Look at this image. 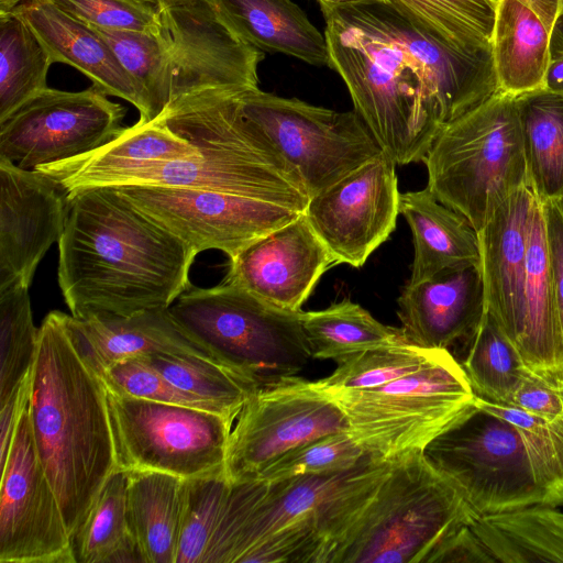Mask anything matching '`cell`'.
<instances>
[{
  "mask_svg": "<svg viewBox=\"0 0 563 563\" xmlns=\"http://www.w3.org/2000/svg\"><path fill=\"white\" fill-rule=\"evenodd\" d=\"M231 29L246 43L313 66L330 67L328 42L292 0H212Z\"/></svg>",
  "mask_w": 563,
  "mask_h": 563,
  "instance_id": "cell-29",
  "label": "cell"
},
{
  "mask_svg": "<svg viewBox=\"0 0 563 563\" xmlns=\"http://www.w3.org/2000/svg\"><path fill=\"white\" fill-rule=\"evenodd\" d=\"M1 470L0 563H76L59 501L38 459L27 407Z\"/></svg>",
  "mask_w": 563,
  "mask_h": 563,
  "instance_id": "cell-17",
  "label": "cell"
},
{
  "mask_svg": "<svg viewBox=\"0 0 563 563\" xmlns=\"http://www.w3.org/2000/svg\"><path fill=\"white\" fill-rule=\"evenodd\" d=\"M544 89L563 95V46L552 47V56L545 75Z\"/></svg>",
  "mask_w": 563,
  "mask_h": 563,
  "instance_id": "cell-52",
  "label": "cell"
},
{
  "mask_svg": "<svg viewBox=\"0 0 563 563\" xmlns=\"http://www.w3.org/2000/svg\"><path fill=\"white\" fill-rule=\"evenodd\" d=\"M518 351L532 373L563 390V335L551 273L543 205L537 196L528 229L523 332Z\"/></svg>",
  "mask_w": 563,
  "mask_h": 563,
  "instance_id": "cell-26",
  "label": "cell"
},
{
  "mask_svg": "<svg viewBox=\"0 0 563 563\" xmlns=\"http://www.w3.org/2000/svg\"><path fill=\"white\" fill-rule=\"evenodd\" d=\"M301 324L313 358L339 362L367 349L408 343L400 328L380 323L349 299L322 310L301 311Z\"/></svg>",
  "mask_w": 563,
  "mask_h": 563,
  "instance_id": "cell-35",
  "label": "cell"
},
{
  "mask_svg": "<svg viewBox=\"0 0 563 563\" xmlns=\"http://www.w3.org/2000/svg\"><path fill=\"white\" fill-rule=\"evenodd\" d=\"M132 79L140 100L139 122L157 119L170 102L172 62L158 31L93 27Z\"/></svg>",
  "mask_w": 563,
  "mask_h": 563,
  "instance_id": "cell-36",
  "label": "cell"
},
{
  "mask_svg": "<svg viewBox=\"0 0 563 563\" xmlns=\"http://www.w3.org/2000/svg\"><path fill=\"white\" fill-rule=\"evenodd\" d=\"M495 559L472 530L463 526L444 538L426 563H495Z\"/></svg>",
  "mask_w": 563,
  "mask_h": 563,
  "instance_id": "cell-49",
  "label": "cell"
},
{
  "mask_svg": "<svg viewBox=\"0 0 563 563\" xmlns=\"http://www.w3.org/2000/svg\"><path fill=\"white\" fill-rule=\"evenodd\" d=\"M27 410L38 459L73 541L117 461L106 386L77 352L66 313L58 310L40 327Z\"/></svg>",
  "mask_w": 563,
  "mask_h": 563,
  "instance_id": "cell-2",
  "label": "cell"
},
{
  "mask_svg": "<svg viewBox=\"0 0 563 563\" xmlns=\"http://www.w3.org/2000/svg\"><path fill=\"white\" fill-rule=\"evenodd\" d=\"M534 192H514L477 232L486 308L517 346L525 317V284L530 212Z\"/></svg>",
  "mask_w": 563,
  "mask_h": 563,
  "instance_id": "cell-23",
  "label": "cell"
},
{
  "mask_svg": "<svg viewBox=\"0 0 563 563\" xmlns=\"http://www.w3.org/2000/svg\"><path fill=\"white\" fill-rule=\"evenodd\" d=\"M509 406L545 419L563 416V390L529 372L514 391Z\"/></svg>",
  "mask_w": 563,
  "mask_h": 563,
  "instance_id": "cell-48",
  "label": "cell"
},
{
  "mask_svg": "<svg viewBox=\"0 0 563 563\" xmlns=\"http://www.w3.org/2000/svg\"><path fill=\"white\" fill-rule=\"evenodd\" d=\"M49 52L15 11L0 14V121L46 86Z\"/></svg>",
  "mask_w": 563,
  "mask_h": 563,
  "instance_id": "cell-37",
  "label": "cell"
},
{
  "mask_svg": "<svg viewBox=\"0 0 563 563\" xmlns=\"http://www.w3.org/2000/svg\"><path fill=\"white\" fill-rule=\"evenodd\" d=\"M470 527L496 562L563 563V511L549 505L476 518Z\"/></svg>",
  "mask_w": 563,
  "mask_h": 563,
  "instance_id": "cell-32",
  "label": "cell"
},
{
  "mask_svg": "<svg viewBox=\"0 0 563 563\" xmlns=\"http://www.w3.org/2000/svg\"><path fill=\"white\" fill-rule=\"evenodd\" d=\"M441 44L464 54L490 53L496 0H383Z\"/></svg>",
  "mask_w": 563,
  "mask_h": 563,
  "instance_id": "cell-34",
  "label": "cell"
},
{
  "mask_svg": "<svg viewBox=\"0 0 563 563\" xmlns=\"http://www.w3.org/2000/svg\"><path fill=\"white\" fill-rule=\"evenodd\" d=\"M336 262L303 212L230 258L224 280L283 310L299 312Z\"/></svg>",
  "mask_w": 563,
  "mask_h": 563,
  "instance_id": "cell-21",
  "label": "cell"
},
{
  "mask_svg": "<svg viewBox=\"0 0 563 563\" xmlns=\"http://www.w3.org/2000/svg\"><path fill=\"white\" fill-rule=\"evenodd\" d=\"M128 472L115 470L73 538L76 563H110L130 536L126 520Z\"/></svg>",
  "mask_w": 563,
  "mask_h": 563,
  "instance_id": "cell-42",
  "label": "cell"
},
{
  "mask_svg": "<svg viewBox=\"0 0 563 563\" xmlns=\"http://www.w3.org/2000/svg\"><path fill=\"white\" fill-rule=\"evenodd\" d=\"M144 358L181 391L196 397L209 409L234 424L250 396L252 385L223 365L189 355L156 353Z\"/></svg>",
  "mask_w": 563,
  "mask_h": 563,
  "instance_id": "cell-39",
  "label": "cell"
},
{
  "mask_svg": "<svg viewBox=\"0 0 563 563\" xmlns=\"http://www.w3.org/2000/svg\"><path fill=\"white\" fill-rule=\"evenodd\" d=\"M99 376L106 388L122 396L188 406L212 412L201 400L174 386L142 357H130L117 362Z\"/></svg>",
  "mask_w": 563,
  "mask_h": 563,
  "instance_id": "cell-46",
  "label": "cell"
},
{
  "mask_svg": "<svg viewBox=\"0 0 563 563\" xmlns=\"http://www.w3.org/2000/svg\"><path fill=\"white\" fill-rule=\"evenodd\" d=\"M67 212L68 192L55 178L0 158V290L30 287Z\"/></svg>",
  "mask_w": 563,
  "mask_h": 563,
  "instance_id": "cell-19",
  "label": "cell"
},
{
  "mask_svg": "<svg viewBox=\"0 0 563 563\" xmlns=\"http://www.w3.org/2000/svg\"><path fill=\"white\" fill-rule=\"evenodd\" d=\"M476 516L422 451L393 459L387 476L327 563H426L434 548Z\"/></svg>",
  "mask_w": 563,
  "mask_h": 563,
  "instance_id": "cell-6",
  "label": "cell"
},
{
  "mask_svg": "<svg viewBox=\"0 0 563 563\" xmlns=\"http://www.w3.org/2000/svg\"><path fill=\"white\" fill-rule=\"evenodd\" d=\"M243 115L296 175L308 197L383 155L353 111L339 112L260 88L238 93Z\"/></svg>",
  "mask_w": 563,
  "mask_h": 563,
  "instance_id": "cell-11",
  "label": "cell"
},
{
  "mask_svg": "<svg viewBox=\"0 0 563 563\" xmlns=\"http://www.w3.org/2000/svg\"><path fill=\"white\" fill-rule=\"evenodd\" d=\"M30 386L31 372L22 384L3 402L0 404L1 465L8 456L18 424L27 407Z\"/></svg>",
  "mask_w": 563,
  "mask_h": 563,
  "instance_id": "cell-51",
  "label": "cell"
},
{
  "mask_svg": "<svg viewBox=\"0 0 563 563\" xmlns=\"http://www.w3.org/2000/svg\"><path fill=\"white\" fill-rule=\"evenodd\" d=\"M111 187L197 254L218 250L229 260L302 213L271 201L220 191L147 185Z\"/></svg>",
  "mask_w": 563,
  "mask_h": 563,
  "instance_id": "cell-15",
  "label": "cell"
},
{
  "mask_svg": "<svg viewBox=\"0 0 563 563\" xmlns=\"http://www.w3.org/2000/svg\"><path fill=\"white\" fill-rule=\"evenodd\" d=\"M530 188L541 201L563 200V95L517 97Z\"/></svg>",
  "mask_w": 563,
  "mask_h": 563,
  "instance_id": "cell-33",
  "label": "cell"
},
{
  "mask_svg": "<svg viewBox=\"0 0 563 563\" xmlns=\"http://www.w3.org/2000/svg\"><path fill=\"white\" fill-rule=\"evenodd\" d=\"M58 9L91 27L158 31L157 8L134 0H51Z\"/></svg>",
  "mask_w": 563,
  "mask_h": 563,
  "instance_id": "cell-47",
  "label": "cell"
},
{
  "mask_svg": "<svg viewBox=\"0 0 563 563\" xmlns=\"http://www.w3.org/2000/svg\"><path fill=\"white\" fill-rule=\"evenodd\" d=\"M106 393L118 470L155 471L184 479L225 473L233 423L224 417L108 388Z\"/></svg>",
  "mask_w": 563,
  "mask_h": 563,
  "instance_id": "cell-12",
  "label": "cell"
},
{
  "mask_svg": "<svg viewBox=\"0 0 563 563\" xmlns=\"http://www.w3.org/2000/svg\"><path fill=\"white\" fill-rule=\"evenodd\" d=\"M563 0H496L490 54L498 91L542 90Z\"/></svg>",
  "mask_w": 563,
  "mask_h": 563,
  "instance_id": "cell-24",
  "label": "cell"
},
{
  "mask_svg": "<svg viewBox=\"0 0 563 563\" xmlns=\"http://www.w3.org/2000/svg\"><path fill=\"white\" fill-rule=\"evenodd\" d=\"M344 431V412L316 382L295 376L256 389L232 427L225 476L231 484L253 479L285 453Z\"/></svg>",
  "mask_w": 563,
  "mask_h": 563,
  "instance_id": "cell-13",
  "label": "cell"
},
{
  "mask_svg": "<svg viewBox=\"0 0 563 563\" xmlns=\"http://www.w3.org/2000/svg\"><path fill=\"white\" fill-rule=\"evenodd\" d=\"M486 311L479 265L450 269L415 285L398 298V317L409 344L449 350L467 343Z\"/></svg>",
  "mask_w": 563,
  "mask_h": 563,
  "instance_id": "cell-22",
  "label": "cell"
},
{
  "mask_svg": "<svg viewBox=\"0 0 563 563\" xmlns=\"http://www.w3.org/2000/svg\"><path fill=\"white\" fill-rule=\"evenodd\" d=\"M351 7L419 73L435 102L442 125L498 91L490 53L456 52L417 29L384 2Z\"/></svg>",
  "mask_w": 563,
  "mask_h": 563,
  "instance_id": "cell-20",
  "label": "cell"
},
{
  "mask_svg": "<svg viewBox=\"0 0 563 563\" xmlns=\"http://www.w3.org/2000/svg\"><path fill=\"white\" fill-rule=\"evenodd\" d=\"M21 2L22 0H0V14L14 11Z\"/></svg>",
  "mask_w": 563,
  "mask_h": 563,
  "instance_id": "cell-54",
  "label": "cell"
},
{
  "mask_svg": "<svg viewBox=\"0 0 563 563\" xmlns=\"http://www.w3.org/2000/svg\"><path fill=\"white\" fill-rule=\"evenodd\" d=\"M168 310L219 364L256 389L295 377L312 357L301 311L274 307L224 279L191 286Z\"/></svg>",
  "mask_w": 563,
  "mask_h": 563,
  "instance_id": "cell-8",
  "label": "cell"
},
{
  "mask_svg": "<svg viewBox=\"0 0 563 563\" xmlns=\"http://www.w3.org/2000/svg\"><path fill=\"white\" fill-rule=\"evenodd\" d=\"M400 213L413 238L415 256L408 285L462 266H481L476 230L427 187L400 194Z\"/></svg>",
  "mask_w": 563,
  "mask_h": 563,
  "instance_id": "cell-28",
  "label": "cell"
},
{
  "mask_svg": "<svg viewBox=\"0 0 563 563\" xmlns=\"http://www.w3.org/2000/svg\"><path fill=\"white\" fill-rule=\"evenodd\" d=\"M325 394L342 409L363 449L384 460L422 451L475 398L461 363L449 351L385 385Z\"/></svg>",
  "mask_w": 563,
  "mask_h": 563,
  "instance_id": "cell-10",
  "label": "cell"
},
{
  "mask_svg": "<svg viewBox=\"0 0 563 563\" xmlns=\"http://www.w3.org/2000/svg\"><path fill=\"white\" fill-rule=\"evenodd\" d=\"M14 11L41 38L54 63L77 68L104 95L140 108L132 79L93 27L66 14L51 0H22Z\"/></svg>",
  "mask_w": 563,
  "mask_h": 563,
  "instance_id": "cell-27",
  "label": "cell"
},
{
  "mask_svg": "<svg viewBox=\"0 0 563 563\" xmlns=\"http://www.w3.org/2000/svg\"><path fill=\"white\" fill-rule=\"evenodd\" d=\"M385 154L309 198L303 214L336 264L362 267L396 228L400 192Z\"/></svg>",
  "mask_w": 563,
  "mask_h": 563,
  "instance_id": "cell-18",
  "label": "cell"
},
{
  "mask_svg": "<svg viewBox=\"0 0 563 563\" xmlns=\"http://www.w3.org/2000/svg\"><path fill=\"white\" fill-rule=\"evenodd\" d=\"M563 201V200H562Z\"/></svg>",
  "mask_w": 563,
  "mask_h": 563,
  "instance_id": "cell-56",
  "label": "cell"
},
{
  "mask_svg": "<svg viewBox=\"0 0 563 563\" xmlns=\"http://www.w3.org/2000/svg\"><path fill=\"white\" fill-rule=\"evenodd\" d=\"M476 518L532 505L554 506L514 424L474 401L422 450Z\"/></svg>",
  "mask_w": 563,
  "mask_h": 563,
  "instance_id": "cell-9",
  "label": "cell"
},
{
  "mask_svg": "<svg viewBox=\"0 0 563 563\" xmlns=\"http://www.w3.org/2000/svg\"><path fill=\"white\" fill-rule=\"evenodd\" d=\"M57 243L58 285L78 319L169 308L198 255L111 186L68 194Z\"/></svg>",
  "mask_w": 563,
  "mask_h": 563,
  "instance_id": "cell-1",
  "label": "cell"
},
{
  "mask_svg": "<svg viewBox=\"0 0 563 563\" xmlns=\"http://www.w3.org/2000/svg\"><path fill=\"white\" fill-rule=\"evenodd\" d=\"M240 91L209 89L181 97L157 118L194 143L201 151L200 158L157 162L101 174L75 190L124 185L200 189L266 200L303 212L309 201L307 192L243 115L238 100Z\"/></svg>",
  "mask_w": 563,
  "mask_h": 563,
  "instance_id": "cell-3",
  "label": "cell"
},
{
  "mask_svg": "<svg viewBox=\"0 0 563 563\" xmlns=\"http://www.w3.org/2000/svg\"><path fill=\"white\" fill-rule=\"evenodd\" d=\"M330 68L345 82L354 111L396 165L422 162L442 126L422 77L353 7H320Z\"/></svg>",
  "mask_w": 563,
  "mask_h": 563,
  "instance_id": "cell-5",
  "label": "cell"
},
{
  "mask_svg": "<svg viewBox=\"0 0 563 563\" xmlns=\"http://www.w3.org/2000/svg\"><path fill=\"white\" fill-rule=\"evenodd\" d=\"M422 162L427 188L481 231L505 200L530 187L517 97L497 91L443 124Z\"/></svg>",
  "mask_w": 563,
  "mask_h": 563,
  "instance_id": "cell-7",
  "label": "cell"
},
{
  "mask_svg": "<svg viewBox=\"0 0 563 563\" xmlns=\"http://www.w3.org/2000/svg\"><path fill=\"white\" fill-rule=\"evenodd\" d=\"M475 401L516 427L530 455L539 481L551 493L554 506L563 507V416L545 419L509 405Z\"/></svg>",
  "mask_w": 563,
  "mask_h": 563,
  "instance_id": "cell-43",
  "label": "cell"
},
{
  "mask_svg": "<svg viewBox=\"0 0 563 563\" xmlns=\"http://www.w3.org/2000/svg\"><path fill=\"white\" fill-rule=\"evenodd\" d=\"M40 328L33 322L29 287L0 290V404L30 374Z\"/></svg>",
  "mask_w": 563,
  "mask_h": 563,
  "instance_id": "cell-41",
  "label": "cell"
},
{
  "mask_svg": "<svg viewBox=\"0 0 563 563\" xmlns=\"http://www.w3.org/2000/svg\"><path fill=\"white\" fill-rule=\"evenodd\" d=\"M320 7L338 8L360 4H373L383 2V0H317Z\"/></svg>",
  "mask_w": 563,
  "mask_h": 563,
  "instance_id": "cell-53",
  "label": "cell"
},
{
  "mask_svg": "<svg viewBox=\"0 0 563 563\" xmlns=\"http://www.w3.org/2000/svg\"><path fill=\"white\" fill-rule=\"evenodd\" d=\"M201 151L158 119L124 128L111 142L82 156L36 167L69 194L95 176L151 163L196 159Z\"/></svg>",
  "mask_w": 563,
  "mask_h": 563,
  "instance_id": "cell-30",
  "label": "cell"
},
{
  "mask_svg": "<svg viewBox=\"0 0 563 563\" xmlns=\"http://www.w3.org/2000/svg\"><path fill=\"white\" fill-rule=\"evenodd\" d=\"M137 2L146 3L156 7L163 0H134Z\"/></svg>",
  "mask_w": 563,
  "mask_h": 563,
  "instance_id": "cell-55",
  "label": "cell"
},
{
  "mask_svg": "<svg viewBox=\"0 0 563 563\" xmlns=\"http://www.w3.org/2000/svg\"><path fill=\"white\" fill-rule=\"evenodd\" d=\"M230 485L225 473L185 479L176 563H203Z\"/></svg>",
  "mask_w": 563,
  "mask_h": 563,
  "instance_id": "cell-44",
  "label": "cell"
},
{
  "mask_svg": "<svg viewBox=\"0 0 563 563\" xmlns=\"http://www.w3.org/2000/svg\"><path fill=\"white\" fill-rule=\"evenodd\" d=\"M541 202L543 205L559 322L563 335V201L552 199Z\"/></svg>",
  "mask_w": 563,
  "mask_h": 563,
  "instance_id": "cell-50",
  "label": "cell"
},
{
  "mask_svg": "<svg viewBox=\"0 0 563 563\" xmlns=\"http://www.w3.org/2000/svg\"><path fill=\"white\" fill-rule=\"evenodd\" d=\"M368 455L350 431L332 433L285 453L253 479L276 481L344 470Z\"/></svg>",
  "mask_w": 563,
  "mask_h": 563,
  "instance_id": "cell-45",
  "label": "cell"
},
{
  "mask_svg": "<svg viewBox=\"0 0 563 563\" xmlns=\"http://www.w3.org/2000/svg\"><path fill=\"white\" fill-rule=\"evenodd\" d=\"M184 482L162 472H128V527L146 563H176Z\"/></svg>",
  "mask_w": 563,
  "mask_h": 563,
  "instance_id": "cell-31",
  "label": "cell"
},
{
  "mask_svg": "<svg viewBox=\"0 0 563 563\" xmlns=\"http://www.w3.org/2000/svg\"><path fill=\"white\" fill-rule=\"evenodd\" d=\"M66 327L77 352L98 375L122 360L156 353L217 362L176 322L168 308L85 319L66 313Z\"/></svg>",
  "mask_w": 563,
  "mask_h": 563,
  "instance_id": "cell-25",
  "label": "cell"
},
{
  "mask_svg": "<svg viewBox=\"0 0 563 563\" xmlns=\"http://www.w3.org/2000/svg\"><path fill=\"white\" fill-rule=\"evenodd\" d=\"M156 8L172 62L170 102L209 89L258 88L265 53L242 40L212 0H163Z\"/></svg>",
  "mask_w": 563,
  "mask_h": 563,
  "instance_id": "cell-16",
  "label": "cell"
},
{
  "mask_svg": "<svg viewBox=\"0 0 563 563\" xmlns=\"http://www.w3.org/2000/svg\"><path fill=\"white\" fill-rule=\"evenodd\" d=\"M466 346L467 353L461 365L475 396L509 405L517 386L531 371L487 308Z\"/></svg>",
  "mask_w": 563,
  "mask_h": 563,
  "instance_id": "cell-38",
  "label": "cell"
},
{
  "mask_svg": "<svg viewBox=\"0 0 563 563\" xmlns=\"http://www.w3.org/2000/svg\"><path fill=\"white\" fill-rule=\"evenodd\" d=\"M125 108L95 86L46 87L0 121V158L25 169L88 154L124 129Z\"/></svg>",
  "mask_w": 563,
  "mask_h": 563,
  "instance_id": "cell-14",
  "label": "cell"
},
{
  "mask_svg": "<svg viewBox=\"0 0 563 563\" xmlns=\"http://www.w3.org/2000/svg\"><path fill=\"white\" fill-rule=\"evenodd\" d=\"M446 351L409 343L367 349L340 360L333 373L316 385L324 393L375 388L432 364Z\"/></svg>",
  "mask_w": 563,
  "mask_h": 563,
  "instance_id": "cell-40",
  "label": "cell"
},
{
  "mask_svg": "<svg viewBox=\"0 0 563 563\" xmlns=\"http://www.w3.org/2000/svg\"><path fill=\"white\" fill-rule=\"evenodd\" d=\"M390 466L391 460L371 454L344 470L230 483L203 563H241L261 541L302 520L316 528L322 543L319 563H325Z\"/></svg>",
  "mask_w": 563,
  "mask_h": 563,
  "instance_id": "cell-4",
  "label": "cell"
}]
</instances>
